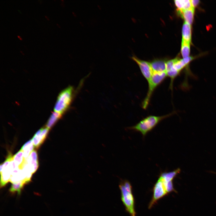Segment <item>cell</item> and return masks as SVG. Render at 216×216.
<instances>
[{"label": "cell", "mask_w": 216, "mask_h": 216, "mask_svg": "<svg viewBox=\"0 0 216 216\" xmlns=\"http://www.w3.org/2000/svg\"><path fill=\"white\" fill-rule=\"evenodd\" d=\"M62 114L54 111L51 115L46 123V127L50 129L62 117Z\"/></svg>", "instance_id": "16"}, {"label": "cell", "mask_w": 216, "mask_h": 216, "mask_svg": "<svg viewBox=\"0 0 216 216\" xmlns=\"http://www.w3.org/2000/svg\"><path fill=\"white\" fill-rule=\"evenodd\" d=\"M13 160L16 166L21 169L26 160L24 157L23 152L21 149L13 156Z\"/></svg>", "instance_id": "14"}, {"label": "cell", "mask_w": 216, "mask_h": 216, "mask_svg": "<svg viewBox=\"0 0 216 216\" xmlns=\"http://www.w3.org/2000/svg\"><path fill=\"white\" fill-rule=\"evenodd\" d=\"M181 53L183 58L189 57L190 53V42L182 39Z\"/></svg>", "instance_id": "17"}, {"label": "cell", "mask_w": 216, "mask_h": 216, "mask_svg": "<svg viewBox=\"0 0 216 216\" xmlns=\"http://www.w3.org/2000/svg\"><path fill=\"white\" fill-rule=\"evenodd\" d=\"M180 171V169L178 168L172 171L160 173L153 188L152 196L148 206L149 209L160 199L171 192H176L173 181Z\"/></svg>", "instance_id": "1"}, {"label": "cell", "mask_w": 216, "mask_h": 216, "mask_svg": "<svg viewBox=\"0 0 216 216\" xmlns=\"http://www.w3.org/2000/svg\"><path fill=\"white\" fill-rule=\"evenodd\" d=\"M17 37L20 40H22V38L19 35H17Z\"/></svg>", "instance_id": "19"}, {"label": "cell", "mask_w": 216, "mask_h": 216, "mask_svg": "<svg viewBox=\"0 0 216 216\" xmlns=\"http://www.w3.org/2000/svg\"><path fill=\"white\" fill-rule=\"evenodd\" d=\"M45 18H46V19H47V20H50L49 19V18L47 16H46V15L45 16Z\"/></svg>", "instance_id": "20"}, {"label": "cell", "mask_w": 216, "mask_h": 216, "mask_svg": "<svg viewBox=\"0 0 216 216\" xmlns=\"http://www.w3.org/2000/svg\"><path fill=\"white\" fill-rule=\"evenodd\" d=\"M192 7L194 8L199 3L200 1L198 0H190Z\"/></svg>", "instance_id": "18"}, {"label": "cell", "mask_w": 216, "mask_h": 216, "mask_svg": "<svg viewBox=\"0 0 216 216\" xmlns=\"http://www.w3.org/2000/svg\"><path fill=\"white\" fill-rule=\"evenodd\" d=\"M74 89L69 86L61 91L59 94L54 107V111L62 114L69 108L73 100Z\"/></svg>", "instance_id": "4"}, {"label": "cell", "mask_w": 216, "mask_h": 216, "mask_svg": "<svg viewBox=\"0 0 216 216\" xmlns=\"http://www.w3.org/2000/svg\"><path fill=\"white\" fill-rule=\"evenodd\" d=\"M26 162L32 173L35 172L38 166V155L35 151L33 150L32 152Z\"/></svg>", "instance_id": "9"}, {"label": "cell", "mask_w": 216, "mask_h": 216, "mask_svg": "<svg viewBox=\"0 0 216 216\" xmlns=\"http://www.w3.org/2000/svg\"><path fill=\"white\" fill-rule=\"evenodd\" d=\"M182 39L190 42L191 39V25L184 22L182 28Z\"/></svg>", "instance_id": "12"}, {"label": "cell", "mask_w": 216, "mask_h": 216, "mask_svg": "<svg viewBox=\"0 0 216 216\" xmlns=\"http://www.w3.org/2000/svg\"><path fill=\"white\" fill-rule=\"evenodd\" d=\"M175 112L164 116H149L142 120L135 125L129 127L130 130L139 132L144 137L148 133L151 131L163 120L170 117Z\"/></svg>", "instance_id": "2"}, {"label": "cell", "mask_w": 216, "mask_h": 216, "mask_svg": "<svg viewBox=\"0 0 216 216\" xmlns=\"http://www.w3.org/2000/svg\"><path fill=\"white\" fill-rule=\"evenodd\" d=\"M20 52L21 53H22V54L23 55H24V54L23 53V52H22V51H21V50H20Z\"/></svg>", "instance_id": "21"}, {"label": "cell", "mask_w": 216, "mask_h": 216, "mask_svg": "<svg viewBox=\"0 0 216 216\" xmlns=\"http://www.w3.org/2000/svg\"><path fill=\"white\" fill-rule=\"evenodd\" d=\"M132 58L138 65L142 75L148 82L153 73L150 63L135 57H132Z\"/></svg>", "instance_id": "7"}, {"label": "cell", "mask_w": 216, "mask_h": 216, "mask_svg": "<svg viewBox=\"0 0 216 216\" xmlns=\"http://www.w3.org/2000/svg\"><path fill=\"white\" fill-rule=\"evenodd\" d=\"M119 188L121 200L126 210L130 216H136L135 200L131 184L128 181L124 180L120 182Z\"/></svg>", "instance_id": "3"}, {"label": "cell", "mask_w": 216, "mask_h": 216, "mask_svg": "<svg viewBox=\"0 0 216 216\" xmlns=\"http://www.w3.org/2000/svg\"><path fill=\"white\" fill-rule=\"evenodd\" d=\"M167 76L166 72H153L151 78L148 82V88L146 96L142 102V106L143 109H146L147 108L154 90Z\"/></svg>", "instance_id": "5"}, {"label": "cell", "mask_w": 216, "mask_h": 216, "mask_svg": "<svg viewBox=\"0 0 216 216\" xmlns=\"http://www.w3.org/2000/svg\"><path fill=\"white\" fill-rule=\"evenodd\" d=\"M34 146L32 140L26 142L20 149L23 152V156L26 160L33 151Z\"/></svg>", "instance_id": "13"}, {"label": "cell", "mask_w": 216, "mask_h": 216, "mask_svg": "<svg viewBox=\"0 0 216 216\" xmlns=\"http://www.w3.org/2000/svg\"><path fill=\"white\" fill-rule=\"evenodd\" d=\"M153 72H166V62L163 60H157L150 63Z\"/></svg>", "instance_id": "10"}, {"label": "cell", "mask_w": 216, "mask_h": 216, "mask_svg": "<svg viewBox=\"0 0 216 216\" xmlns=\"http://www.w3.org/2000/svg\"><path fill=\"white\" fill-rule=\"evenodd\" d=\"M194 11V8H191L187 10L178 11L184 19L185 22L191 25L193 22Z\"/></svg>", "instance_id": "11"}, {"label": "cell", "mask_w": 216, "mask_h": 216, "mask_svg": "<svg viewBox=\"0 0 216 216\" xmlns=\"http://www.w3.org/2000/svg\"><path fill=\"white\" fill-rule=\"evenodd\" d=\"M50 129L46 127L43 128L37 131L32 140L34 146L38 148L45 139Z\"/></svg>", "instance_id": "8"}, {"label": "cell", "mask_w": 216, "mask_h": 216, "mask_svg": "<svg viewBox=\"0 0 216 216\" xmlns=\"http://www.w3.org/2000/svg\"><path fill=\"white\" fill-rule=\"evenodd\" d=\"M13 156L9 153L6 159L0 167L1 186H3L10 181L13 168Z\"/></svg>", "instance_id": "6"}, {"label": "cell", "mask_w": 216, "mask_h": 216, "mask_svg": "<svg viewBox=\"0 0 216 216\" xmlns=\"http://www.w3.org/2000/svg\"><path fill=\"white\" fill-rule=\"evenodd\" d=\"M176 6L178 10H183L188 9L192 7L190 0H176L174 1Z\"/></svg>", "instance_id": "15"}]
</instances>
